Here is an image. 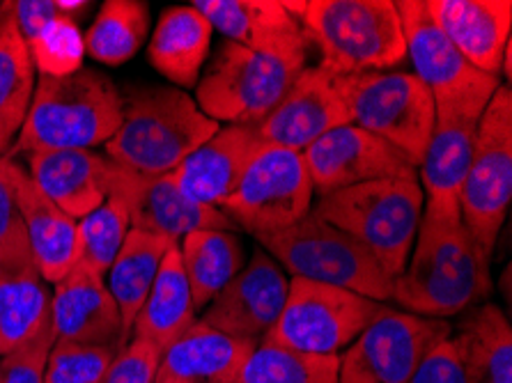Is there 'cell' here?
Wrapping results in <instances>:
<instances>
[{"mask_svg": "<svg viewBox=\"0 0 512 383\" xmlns=\"http://www.w3.org/2000/svg\"><path fill=\"white\" fill-rule=\"evenodd\" d=\"M512 195V95L499 85L478 122L471 163L457 193L462 221L487 255L506 221Z\"/></svg>", "mask_w": 512, "mask_h": 383, "instance_id": "10", "label": "cell"}, {"mask_svg": "<svg viewBox=\"0 0 512 383\" xmlns=\"http://www.w3.org/2000/svg\"><path fill=\"white\" fill-rule=\"evenodd\" d=\"M53 342H56V333L49 317L33 338L12 349L10 354L0 356V383H44V370Z\"/></svg>", "mask_w": 512, "mask_h": 383, "instance_id": "39", "label": "cell"}, {"mask_svg": "<svg viewBox=\"0 0 512 383\" xmlns=\"http://www.w3.org/2000/svg\"><path fill=\"white\" fill-rule=\"evenodd\" d=\"M343 124H349V115L333 88V78L322 67H306L255 129L265 145L304 152L317 138Z\"/></svg>", "mask_w": 512, "mask_h": 383, "instance_id": "18", "label": "cell"}, {"mask_svg": "<svg viewBox=\"0 0 512 383\" xmlns=\"http://www.w3.org/2000/svg\"><path fill=\"white\" fill-rule=\"evenodd\" d=\"M108 195H118L127 205L131 228L166 237L175 244L198 230H237L219 207L198 205L186 198L170 175L143 177L113 163Z\"/></svg>", "mask_w": 512, "mask_h": 383, "instance_id": "15", "label": "cell"}, {"mask_svg": "<svg viewBox=\"0 0 512 383\" xmlns=\"http://www.w3.org/2000/svg\"><path fill=\"white\" fill-rule=\"evenodd\" d=\"M313 195L301 152L265 145L219 209L237 228L262 237L299 223L313 209Z\"/></svg>", "mask_w": 512, "mask_h": 383, "instance_id": "11", "label": "cell"}, {"mask_svg": "<svg viewBox=\"0 0 512 383\" xmlns=\"http://www.w3.org/2000/svg\"><path fill=\"white\" fill-rule=\"evenodd\" d=\"M425 7L471 67L499 78L510 42V0H425Z\"/></svg>", "mask_w": 512, "mask_h": 383, "instance_id": "21", "label": "cell"}, {"mask_svg": "<svg viewBox=\"0 0 512 383\" xmlns=\"http://www.w3.org/2000/svg\"><path fill=\"white\" fill-rule=\"evenodd\" d=\"M262 147L265 143L258 136V129L230 124L186 156L170 177L189 200L221 207Z\"/></svg>", "mask_w": 512, "mask_h": 383, "instance_id": "19", "label": "cell"}, {"mask_svg": "<svg viewBox=\"0 0 512 383\" xmlns=\"http://www.w3.org/2000/svg\"><path fill=\"white\" fill-rule=\"evenodd\" d=\"M7 147H10V143H5L3 138H0V156H3L7 152Z\"/></svg>", "mask_w": 512, "mask_h": 383, "instance_id": "44", "label": "cell"}, {"mask_svg": "<svg viewBox=\"0 0 512 383\" xmlns=\"http://www.w3.org/2000/svg\"><path fill=\"white\" fill-rule=\"evenodd\" d=\"M161 351L150 342L131 338L108 365L99 383H154L159 372Z\"/></svg>", "mask_w": 512, "mask_h": 383, "instance_id": "40", "label": "cell"}, {"mask_svg": "<svg viewBox=\"0 0 512 383\" xmlns=\"http://www.w3.org/2000/svg\"><path fill=\"white\" fill-rule=\"evenodd\" d=\"M118 351L56 340L46 361L44 383H99Z\"/></svg>", "mask_w": 512, "mask_h": 383, "instance_id": "38", "label": "cell"}, {"mask_svg": "<svg viewBox=\"0 0 512 383\" xmlns=\"http://www.w3.org/2000/svg\"><path fill=\"white\" fill-rule=\"evenodd\" d=\"M480 120H434L428 150L421 161L425 198L457 195L467 175Z\"/></svg>", "mask_w": 512, "mask_h": 383, "instance_id": "31", "label": "cell"}, {"mask_svg": "<svg viewBox=\"0 0 512 383\" xmlns=\"http://www.w3.org/2000/svg\"><path fill=\"white\" fill-rule=\"evenodd\" d=\"M173 246H177L175 241L134 228L124 237V244L115 255L106 280L108 292L118 303L124 342L131 340V328H134L138 312H141L147 294H150L161 262H164L166 253Z\"/></svg>", "mask_w": 512, "mask_h": 383, "instance_id": "28", "label": "cell"}, {"mask_svg": "<svg viewBox=\"0 0 512 383\" xmlns=\"http://www.w3.org/2000/svg\"><path fill=\"white\" fill-rule=\"evenodd\" d=\"M409 383H464L451 338L434 347Z\"/></svg>", "mask_w": 512, "mask_h": 383, "instance_id": "41", "label": "cell"}, {"mask_svg": "<svg viewBox=\"0 0 512 383\" xmlns=\"http://www.w3.org/2000/svg\"><path fill=\"white\" fill-rule=\"evenodd\" d=\"M386 308L347 289L292 278L281 315L260 342L317 356H338Z\"/></svg>", "mask_w": 512, "mask_h": 383, "instance_id": "9", "label": "cell"}, {"mask_svg": "<svg viewBox=\"0 0 512 383\" xmlns=\"http://www.w3.org/2000/svg\"><path fill=\"white\" fill-rule=\"evenodd\" d=\"M299 69L223 42L196 85V104L209 120L258 127L290 90Z\"/></svg>", "mask_w": 512, "mask_h": 383, "instance_id": "12", "label": "cell"}, {"mask_svg": "<svg viewBox=\"0 0 512 383\" xmlns=\"http://www.w3.org/2000/svg\"><path fill=\"white\" fill-rule=\"evenodd\" d=\"M35 65L14 21L12 5L0 3V138L19 134L35 92Z\"/></svg>", "mask_w": 512, "mask_h": 383, "instance_id": "30", "label": "cell"}, {"mask_svg": "<svg viewBox=\"0 0 512 383\" xmlns=\"http://www.w3.org/2000/svg\"><path fill=\"white\" fill-rule=\"evenodd\" d=\"M349 124L386 140L414 168L421 166L434 129V99L409 72H366L333 78Z\"/></svg>", "mask_w": 512, "mask_h": 383, "instance_id": "7", "label": "cell"}, {"mask_svg": "<svg viewBox=\"0 0 512 383\" xmlns=\"http://www.w3.org/2000/svg\"><path fill=\"white\" fill-rule=\"evenodd\" d=\"M219 129L182 90L134 88L124 97L122 124L106 143V159L136 175L164 177Z\"/></svg>", "mask_w": 512, "mask_h": 383, "instance_id": "3", "label": "cell"}, {"mask_svg": "<svg viewBox=\"0 0 512 383\" xmlns=\"http://www.w3.org/2000/svg\"><path fill=\"white\" fill-rule=\"evenodd\" d=\"M150 33V10L143 0H106L85 39V53L108 67H120L141 51Z\"/></svg>", "mask_w": 512, "mask_h": 383, "instance_id": "32", "label": "cell"}, {"mask_svg": "<svg viewBox=\"0 0 512 383\" xmlns=\"http://www.w3.org/2000/svg\"><path fill=\"white\" fill-rule=\"evenodd\" d=\"M255 347L258 342L230 338L196 322L161 354L154 383H237Z\"/></svg>", "mask_w": 512, "mask_h": 383, "instance_id": "24", "label": "cell"}, {"mask_svg": "<svg viewBox=\"0 0 512 383\" xmlns=\"http://www.w3.org/2000/svg\"><path fill=\"white\" fill-rule=\"evenodd\" d=\"M0 273L40 276L30 255L26 221L14 189V159L7 152L0 156Z\"/></svg>", "mask_w": 512, "mask_h": 383, "instance_id": "36", "label": "cell"}, {"mask_svg": "<svg viewBox=\"0 0 512 383\" xmlns=\"http://www.w3.org/2000/svg\"><path fill=\"white\" fill-rule=\"evenodd\" d=\"M14 189L26 221L33 264L44 283H60L79 260V221L69 218L37 189L28 170L14 159Z\"/></svg>", "mask_w": 512, "mask_h": 383, "instance_id": "23", "label": "cell"}, {"mask_svg": "<svg viewBox=\"0 0 512 383\" xmlns=\"http://www.w3.org/2000/svg\"><path fill=\"white\" fill-rule=\"evenodd\" d=\"M290 280L265 248L214 296L200 322L237 340L258 342L276 324L285 306Z\"/></svg>", "mask_w": 512, "mask_h": 383, "instance_id": "17", "label": "cell"}, {"mask_svg": "<svg viewBox=\"0 0 512 383\" xmlns=\"http://www.w3.org/2000/svg\"><path fill=\"white\" fill-rule=\"evenodd\" d=\"M258 241L292 273V278L347 289L379 303L393 299L395 280L370 250L313 209L299 223L281 232L262 234Z\"/></svg>", "mask_w": 512, "mask_h": 383, "instance_id": "6", "label": "cell"}, {"mask_svg": "<svg viewBox=\"0 0 512 383\" xmlns=\"http://www.w3.org/2000/svg\"><path fill=\"white\" fill-rule=\"evenodd\" d=\"M10 5L23 42H30L46 23L60 17L56 0H10Z\"/></svg>", "mask_w": 512, "mask_h": 383, "instance_id": "42", "label": "cell"}, {"mask_svg": "<svg viewBox=\"0 0 512 383\" xmlns=\"http://www.w3.org/2000/svg\"><path fill=\"white\" fill-rule=\"evenodd\" d=\"M308 42L331 78L389 72L407 58L398 7L391 0H310L301 12Z\"/></svg>", "mask_w": 512, "mask_h": 383, "instance_id": "5", "label": "cell"}, {"mask_svg": "<svg viewBox=\"0 0 512 383\" xmlns=\"http://www.w3.org/2000/svg\"><path fill=\"white\" fill-rule=\"evenodd\" d=\"M56 5L62 17L72 21L83 17V14H88V10L92 7V3H88V0H56Z\"/></svg>", "mask_w": 512, "mask_h": 383, "instance_id": "43", "label": "cell"}, {"mask_svg": "<svg viewBox=\"0 0 512 383\" xmlns=\"http://www.w3.org/2000/svg\"><path fill=\"white\" fill-rule=\"evenodd\" d=\"M193 324H196V306H193L189 280L182 269L180 248L173 246L161 262L150 294L138 312L131 338L150 342L164 354Z\"/></svg>", "mask_w": 512, "mask_h": 383, "instance_id": "26", "label": "cell"}, {"mask_svg": "<svg viewBox=\"0 0 512 383\" xmlns=\"http://www.w3.org/2000/svg\"><path fill=\"white\" fill-rule=\"evenodd\" d=\"M182 269L191 287L196 310L212 303L216 294L244 269V248L232 232L198 230L177 244Z\"/></svg>", "mask_w": 512, "mask_h": 383, "instance_id": "29", "label": "cell"}, {"mask_svg": "<svg viewBox=\"0 0 512 383\" xmlns=\"http://www.w3.org/2000/svg\"><path fill=\"white\" fill-rule=\"evenodd\" d=\"M340 356H317L260 342L237 383H338Z\"/></svg>", "mask_w": 512, "mask_h": 383, "instance_id": "34", "label": "cell"}, {"mask_svg": "<svg viewBox=\"0 0 512 383\" xmlns=\"http://www.w3.org/2000/svg\"><path fill=\"white\" fill-rule=\"evenodd\" d=\"M212 33V23L193 5L168 7L159 17L147 49L152 67L180 88H193L200 81Z\"/></svg>", "mask_w": 512, "mask_h": 383, "instance_id": "25", "label": "cell"}, {"mask_svg": "<svg viewBox=\"0 0 512 383\" xmlns=\"http://www.w3.org/2000/svg\"><path fill=\"white\" fill-rule=\"evenodd\" d=\"M451 342L464 383H512V326L494 303L473 308Z\"/></svg>", "mask_w": 512, "mask_h": 383, "instance_id": "27", "label": "cell"}, {"mask_svg": "<svg viewBox=\"0 0 512 383\" xmlns=\"http://www.w3.org/2000/svg\"><path fill=\"white\" fill-rule=\"evenodd\" d=\"M49 312L51 294L40 276L0 273V356L33 338Z\"/></svg>", "mask_w": 512, "mask_h": 383, "instance_id": "33", "label": "cell"}, {"mask_svg": "<svg viewBox=\"0 0 512 383\" xmlns=\"http://www.w3.org/2000/svg\"><path fill=\"white\" fill-rule=\"evenodd\" d=\"M301 156L313 191L320 195L375 179L416 175V168L405 154L354 124H343L317 138Z\"/></svg>", "mask_w": 512, "mask_h": 383, "instance_id": "14", "label": "cell"}, {"mask_svg": "<svg viewBox=\"0 0 512 383\" xmlns=\"http://www.w3.org/2000/svg\"><path fill=\"white\" fill-rule=\"evenodd\" d=\"M490 255L462 221L457 195L425 198L407 267L393 301L418 317L446 319L490 296Z\"/></svg>", "mask_w": 512, "mask_h": 383, "instance_id": "1", "label": "cell"}, {"mask_svg": "<svg viewBox=\"0 0 512 383\" xmlns=\"http://www.w3.org/2000/svg\"><path fill=\"white\" fill-rule=\"evenodd\" d=\"M131 230L129 209L118 195H108L104 205L79 221V260L76 267L104 278Z\"/></svg>", "mask_w": 512, "mask_h": 383, "instance_id": "35", "label": "cell"}, {"mask_svg": "<svg viewBox=\"0 0 512 383\" xmlns=\"http://www.w3.org/2000/svg\"><path fill=\"white\" fill-rule=\"evenodd\" d=\"M453 338L446 319L386 308L340 356L338 383H409L430 351Z\"/></svg>", "mask_w": 512, "mask_h": 383, "instance_id": "13", "label": "cell"}, {"mask_svg": "<svg viewBox=\"0 0 512 383\" xmlns=\"http://www.w3.org/2000/svg\"><path fill=\"white\" fill-rule=\"evenodd\" d=\"M49 317L56 340L111 347L115 351L127 345L118 303L113 301L104 278L81 267H74L56 285Z\"/></svg>", "mask_w": 512, "mask_h": 383, "instance_id": "20", "label": "cell"}, {"mask_svg": "<svg viewBox=\"0 0 512 383\" xmlns=\"http://www.w3.org/2000/svg\"><path fill=\"white\" fill-rule=\"evenodd\" d=\"M414 76L434 99V120H480L499 78L471 67L432 21L425 0L395 3Z\"/></svg>", "mask_w": 512, "mask_h": 383, "instance_id": "8", "label": "cell"}, {"mask_svg": "<svg viewBox=\"0 0 512 383\" xmlns=\"http://www.w3.org/2000/svg\"><path fill=\"white\" fill-rule=\"evenodd\" d=\"M28 175L53 205L81 221L104 205L113 161L92 150H53L28 156Z\"/></svg>", "mask_w": 512, "mask_h": 383, "instance_id": "22", "label": "cell"}, {"mask_svg": "<svg viewBox=\"0 0 512 383\" xmlns=\"http://www.w3.org/2000/svg\"><path fill=\"white\" fill-rule=\"evenodd\" d=\"M122 115L120 90L95 69L60 78L40 76L26 120L7 154L17 159V154L92 150L115 136Z\"/></svg>", "mask_w": 512, "mask_h": 383, "instance_id": "2", "label": "cell"}, {"mask_svg": "<svg viewBox=\"0 0 512 383\" xmlns=\"http://www.w3.org/2000/svg\"><path fill=\"white\" fill-rule=\"evenodd\" d=\"M30 60L40 76H72L83 69L85 39L79 28V21L67 17H56L26 42Z\"/></svg>", "mask_w": 512, "mask_h": 383, "instance_id": "37", "label": "cell"}, {"mask_svg": "<svg viewBox=\"0 0 512 383\" xmlns=\"http://www.w3.org/2000/svg\"><path fill=\"white\" fill-rule=\"evenodd\" d=\"M423 205L418 175H402L320 195L313 211L366 246L382 269L398 280L414 248Z\"/></svg>", "mask_w": 512, "mask_h": 383, "instance_id": "4", "label": "cell"}, {"mask_svg": "<svg viewBox=\"0 0 512 383\" xmlns=\"http://www.w3.org/2000/svg\"><path fill=\"white\" fill-rule=\"evenodd\" d=\"M214 30L244 49L292 69H306L308 35L281 0H196Z\"/></svg>", "mask_w": 512, "mask_h": 383, "instance_id": "16", "label": "cell"}]
</instances>
